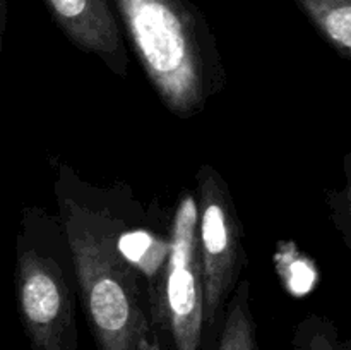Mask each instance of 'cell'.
Returning a JSON list of instances; mask_svg holds the SVG:
<instances>
[{
  "label": "cell",
  "instance_id": "6da1fadb",
  "mask_svg": "<svg viewBox=\"0 0 351 350\" xmlns=\"http://www.w3.org/2000/svg\"><path fill=\"white\" fill-rule=\"evenodd\" d=\"M55 199L67 239L81 307L98 350H147L149 299L141 268L125 249L127 205L95 187L67 163H55Z\"/></svg>",
  "mask_w": 351,
  "mask_h": 350
},
{
  "label": "cell",
  "instance_id": "ba28073f",
  "mask_svg": "<svg viewBox=\"0 0 351 350\" xmlns=\"http://www.w3.org/2000/svg\"><path fill=\"white\" fill-rule=\"evenodd\" d=\"M322 38L351 60V0H295Z\"/></svg>",
  "mask_w": 351,
  "mask_h": 350
},
{
  "label": "cell",
  "instance_id": "277c9868",
  "mask_svg": "<svg viewBox=\"0 0 351 350\" xmlns=\"http://www.w3.org/2000/svg\"><path fill=\"white\" fill-rule=\"evenodd\" d=\"M151 325L171 350H204V290L197 244V201L185 191L170 225L158 283L147 292Z\"/></svg>",
  "mask_w": 351,
  "mask_h": 350
},
{
  "label": "cell",
  "instance_id": "7c38bea8",
  "mask_svg": "<svg viewBox=\"0 0 351 350\" xmlns=\"http://www.w3.org/2000/svg\"><path fill=\"white\" fill-rule=\"evenodd\" d=\"M147 350H168L165 340L161 338V335L154 328H153V333H151L149 343H147Z\"/></svg>",
  "mask_w": 351,
  "mask_h": 350
},
{
  "label": "cell",
  "instance_id": "52a82bcc",
  "mask_svg": "<svg viewBox=\"0 0 351 350\" xmlns=\"http://www.w3.org/2000/svg\"><path fill=\"white\" fill-rule=\"evenodd\" d=\"M215 350H259L257 325L250 309V281L237 283L223 314Z\"/></svg>",
  "mask_w": 351,
  "mask_h": 350
},
{
  "label": "cell",
  "instance_id": "7a4b0ae2",
  "mask_svg": "<svg viewBox=\"0 0 351 350\" xmlns=\"http://www.w3.org/2000/svg\"><path fill=\"white\" fill-rule=\"evenodd\" d=\"M151 86L173 115L192 119L226 84L218 43L192 0H113Z\"/></svg>",
  "mask_w": 351,
  "mask_h": 350
},
{
  "label": "cell",
  "instance_id": "30bf717a",
  "mask_svg": "<svg viewBox=\"0 0 351 350\" xmlns=\"http://www.w3.org/2000/svg\"><path fill=\"white\" fill-rule=\"evenodd\" d=\"M345 187H343L341 192L332 194L331 208L332 218H335L338 229L341 230L346 246H348L351 250V151L345 158Z\"/></svg>",
  "mask_w": 351,
  "mask_h": 350
},
{
  "label": "cell",
  "instance_id": "5b68a950",
  "mask_svg": "<svg viewBox=\"0 0 351 350\" xmlns=\"http://www.w3.org/2000/svg\"><path fill=\"white\" fill-rule=\"evenodd\" d=\"M197 244L204 290V350H215L226 299L247 264L242 222L228 184L213 165L195 175Z\"/></svg>",
  "mask_w": 351,
  "mask_h": 350
},
{
  "label": "cell",
  "instance_id": "8fae6325",
  "mask_svg": "<svg viewBox=\"0 0 351 350\" xmlns=\"http://www.w3.org/2000/svg\"><path fill=\"white\" fill-rule=\"evenodd\" d=\"M7 16H9V0H0V51L3 50V36L7 30Z\"/></svg>",
  "mask_w": 351,
  "mask_h": 350
},
{
  "label": "cell",
  "instance_id": "8992f818",
  "mask_svg": "<svg viewBox=\"0 0 351 350\" xmlns=\"http://www.w3.org/2000/svg\"><path fill=\"white\" fill-rule=\"evenodd\" d=\"M55 24L82 51L96 55L119 78L129 69L125 41L112 0H43Z\"/></svg>",
  "mask_w": 351,
  "mask_h": 350
},
{
  "label": "cell",
  "instance_id": "9c48e42d",
  "mask_svg": "<svg viewBox=\"0 0 351 350\" xmlns=\"http://www.w3.org/2000/svg\"><path fill=\"white\" fill-rule=\"evenodd\" d=\"M291 350H351L350 340L341 338L329 318L307 314L293 329Z\"/></svg>",
  "mask_w": 351,
  "mask_h": 350
},
{
  "label": "cell",
  "instance_id": "3957f363",
  "mask_svg": "<svg viewBox=\"0 0 351 350\" xmlns=\"http://www.w3.org/2000/svg\"><path fill=\"white\" fill-rule=\"evenodd\" d=\"M16 299L31 350H79L77 283L60 218L26 206L16 239Z\"/></svg>",
  "mask_w": 351,
  "mask_h": 350
}]
</instances>
